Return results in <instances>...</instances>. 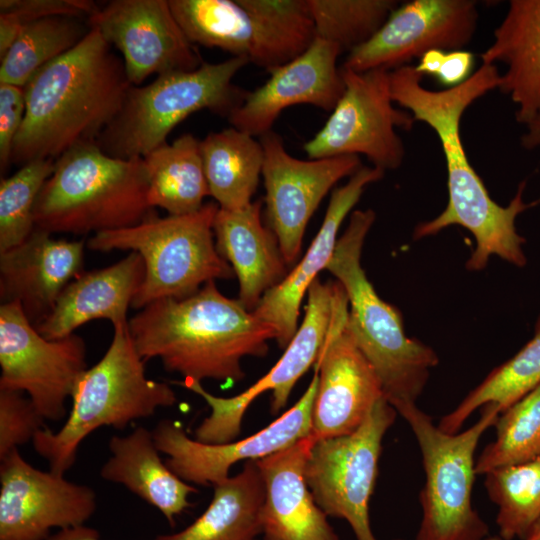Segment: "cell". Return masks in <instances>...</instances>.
Here are the masks:
<instances>
[{
  "label": "cell",
  "instance_id": "obj_1",
  "mask_svg": "<svg viewBox=\"0 0 540 540\" xmlns=\"http://www.w3.org/2000/svg\"><path fill=\"white\" fill-rule=\"evenodd\" d=\"M389 77L394 103L410 112L415 122H423L433 129L447 168L446 208L432 220L419 223L414 229V238L432 236L458 225L472 233L476 241L466 264L468 270L484 269L493 255L517 267L525 266V239L518 234L515 221L518 215L540 204V198L525 202L526 182L523 181L507 206L495 202L469 162L460 135V122L466 109L489 91L499 88L501 74L497 66L482 63L460 85L438 91L424 87L423 76L412 65L390 71Z\"/></svg>",
  "mask_w": 540,
  "mask_h": 540
},
{
  "label": "cell",
  "instance_id": "obj_2",
  "mask_svg": "<svg viewBox=\"0 0 540 540\" xmlns=\"http://www.w3.org/2000/svg\"><path fill=\"white\" fill-rule=\"evenodd\" d=\"M131 86L123 60L91 28L24 86L25 115L10 164L56 160L73 147L96 143L118 115Z\"/></svg>",
  "mask_w": 540,
  "mask_h": 540
},
{
  "label": "cell",
  "instance_id": "obj_3",
  "mask_svg": "<svg viewBox=\"0 0 540 540\" xmlns=\"http://www.w3.org/2000/svg\"><path fill=\"white\" fill-rule=\"evenodd\" d=\"M144 361L158 358L164 369L187 380L238 382L246 356L267 355L274 329L239 299L224 296L215 281L180 299L154 301L128 321Z\"/></svg>",
  "mask_w": 540,
  "mask_h": 540
},
{
  "label": "cell",
  "instance_id": "obj_4",
  "mask_svg": "<svg viewBox=\"0 0 540 540\" xmlns=\"http://www.w3.org/2000/svg\"><path fill=\"white\" fill-rule=\"evenodd\" d=\"M375 217L371 209L352 212L327 270L347 294L349 333L376 372L385 399L397 410L416 404L439 358L431 347L405 334L400 312L379 297L362 268V247Z\"/></svg>",
  "mask_w": 540,
  "mask_h": 540
},
{
  "label": "cell",
  "instance_id": "obj_5",
  "mask_svg": "<svg viewBox=\"0 0 540 540\" xmlns=\"http://www.w3.org/2000/svg\"><path fill=\"white\" fill-rule=\"evenodd\" d=\"M154 214L143 158L112 157L96 143L55 160L33 211L35 228L74 235L134 226Z\"/></svg>",
  "mask_w": 540,
  "mask_h": 540
},
{
  "label": "cell",
  "instance_id": "obj_6",
  "mask_svg": "<svg viewBox=\"0 0 540 540\" xmlns=\"http://www.w3.org/2000/svg\"><path fill=\"white\" fill-rule=\"evenodd\" d=\"M144 363L128 325L114 327L103 357L78 379L66 422L56 432L39 430L32 440L51 471L64 475L74 464L81 442L98 428L124 429L131 421L150 417L158 408L177 402L168 383L146 377Z\"/></svg>",
  "mask_w": 540,
  "mask_h": 540
},
{
  "label": "cell",
  "instance_id": "obj_7",
  "mask_svg": "<svg viewBox=\"0 0 540 540\" xmlns=\"http://www.w3.org/2000/svg\"><path fill=\"white\" fill-rule=\"evenodd\" d=\"M218 209V204L209 202L190 214H154L134 226L94 234L87 247L100 252L130 250L141 255L145 277L132 301L133 309L164 298H184L210 281L235 275L214 242Z\"/></svg>",
  "mask_w": 540,
  "mask_h": 540
},
{
  "label": "cell",
  "instance_id": "obj_8",
  "mask_svg": "<svg viewBox=\"0 0 540 540\" xmlns=\"http://www.w3.org/2000/svg\"><path fill=\"white\" fill-rule=\"evenodd\" d=\"M248 63L245 57L203 62L193 71L159 75L145 86L132 85L96 144L112 157L143 158L166 143L169 133L194 112L207 109L228 117L247 94L233 79Z\"/></svg>",
  "mask_w": 540,
  "mask_h": 540
},
{
  "label": "cell",
  "instance_id": "obj_9",
  "mask_svg": "<svg viewBox=\"0 0 540 540\" xmlns=\"http://www.w3.org/2000/svg\"><path fill=\"white\" fill-rule=\"evenodd\" d=\"M396 411L418 442L425 471L416 540H483L489 536L488 525L472 506V489L475 451L484 432L500 415L497 406L485 405L471 427L455 434L442 431L417 404Z\"/></svg>",
  "mask_w": 540,
  "mask_h": 540
},
{
  "label": "cell",
  "instance_id": "obj_10",
  "mask_svg": "<svg viewBox=\"0 0 540 540\" xmlns=\"http://www.w3.org/2000/svg\"><path fill=\"white\" fill-rule=\"evenodd\" d=\"M397 411L385 399L353 433L315 441L305 467L307 485L327 516L344 519L357 540H377L369 501L374 491L382 440Z\"/></svg>",
  "mask_w": 540,
  "mask_h": 540
},
{
  "label": "cell",
  "instance_id": "obj_11",
  "mask_svg": "<svg viewBox=\"0 0 540 540\" xmlns=\"http://www.w3.org/2000/svg\"><path fill=\"white\" fill-rule=\"evenodd\" d=\"M389 72L341 68L345 90L326 123L303 148L309 159L364 155L384 171L405 155L397 129L411 130L413 115L394 106Z\"/></svg>",
  "mask_w": 540,
  "mask_h": 540
},
{
  "label": "cell",
  "instance_id": "obj_12",
  "mask_svg": "<svg viewBox=\"0 0 540 540\" xmlns=\"http://www.w3.org/2000/svg\"><path fill=\"white\" fill-rule=\"evenodd\" d=\"M0 389L26 393L44 420L66 415L65 403L87 369L86 344L75 333L43 337L18 302L0 306Z\"/></svg>",
  "mask_w": 540,
  "mask_h": 540
},
{
  "label": "cell",
  "instance_id": "obj_13",
  "mask_svg": "<svg viewBox=\"0 0 540 540\" xmlns=\"http://www.w3.org/2000/svg\"><path fill=\"white\" fill-rule=\"evenodd\" d=\"M335 286V281L322 282L319 278L311 284L303 321L283 355L267 374L243 392L232 397H218L205 390L198 381L170 382L198 394L210 407V414L194 430L196 440L207 444L236 440L248 407L267 391H272V414H278L287 405L297 381L316 362L330 324Z\"/></svg>",
  "mask_w": 540,
  "mask_h": 540
},
{
  "label": "cell",
  "instance_id": "obj_14",
  "mask_svg": "<svg viewBox=\"0 0 540 540\" xmlns=\"http://www.w3.org/2000/svg\"><path fill=\"white\" fill-rule=\"evenodd\" d=\"M348 313L347 294L336 280L330 324L314 364L319 379L310 436L315 441L353 433L385 398L376 372L349 333Z\"/></svg>",
  "mask_w": 540,
  "mask_h": 540
},
{
  "label": "cell",
  "instance_id": "obj_15",
  "mask_svg": "<svg viewBox=\"0 0 540 540\" xmlns=\"http://www.w3.org/2000/svg\"><path fill=\"white\" fill-rule=\"evenodd\" d=\"M318 372L299 400L265 428L244 439L207 444L189 437L180 422L163 419L152 430L156 448L167 455L166 465L180 479L197 485L227 480L239 461L259 460L286 449L311 433L312 409Z\"/></svg>",
  "mask_w": 540,
  "mask_h": 540
},
{
  "label": "cell",
  "instance_id": "obj_16",
  "mask_svg": "<svg viewBox=\"0 0 540 540\" xmlns=\"http://www.w3.org/2000/svg\"><path fill=\"white\" fill-rule=\"evenodd\" d=\"M260 142L266 216L289 265L297 260L306 226L322 199L339 180L359 170L361 160L354 155L297 159L272 130L260 136Z\"/></svg>",
  "mask_w": 540,
  "mask_h": 540
},
{
  "label": "cell",
  "instance_id": "obj_17",
  "mask_svg": "<svg viewBox=\"0 0 540 540\" xmlns=\"http://www.w3.org/2000/svg\"><path fill=\"white\" fill-rule=\"evenodd\" d=\"M478 18L477 2L472 0L406 2L368 41L349 52L342 67L392 71L431 50H463L475 34Z\"/></svg>",
  "mask_w": 540,
  "mask_h": 540
},
{
  "label": "cell",
  "instance_id": "obj_18",
  "mask_svg": "<svg viewBox=\"0 0 540 540\" xmlns=\"http://www.w3.org/2000/svg\"><path fill=\"white\" fill-rule=\"evenodd\" d=\"M87 22L121 52L133 86L153 74L193 71L204 62L167 0H112L98 6Z\"/></svg>",
  "mask_w": 540,
  "mask_h": 540
},
{
  "label": "cell",
  "instance_id": "obj_19",
  "mask_svg": "<svg viewBox=\"0 0 540 540\" xmlns=\"http://www.w3.org/2000/svg\"><path fill=\"white\" fill-rule=\"evenodd\" d=\"M0 462V540H46L52 528L84 525L94 514L89 486L34 468L18 449Z\"/></svg>",
  "mask_w": 540,
  "mask_h": 540
},
{
  "label": "cell",
  "instance_id": "obj_20",
  "mask_svg": "<svg viewBox=\"0 0 540 540\" xmlns=\"http://www.w3.org/2000/svg\"><path fill=\"white\" fill-rule=\"evenodd\" d=\"M342 52L338 45L316 37L302 55L271 70L262 86L247 92L228 121L232 127L260 137L272 130L281 112L290 106L308 104L332 111L345 90L337 67Z\"/></svg>",
  "mask_w": 540,
  "mask_h": 540
},
{
  "label": "cell",
  "instance_id": "obj_21",
  "mask_svg": "<svg viewBox=\"0 0 540 540\" xmlns=\"http://www.w3.org/2000/svg\"><path fill=\"white\" fill-rule=\"evenodd\" d=\"M52 235L35 228L22 243L0 253L1 304L18 302L35 327L52 312L64 288L84 271V240Z\"/></svg>",
  "mask_w": 540,
  "mask_h": 540
},
{
  "label": "cell",
  "instance_id": "obj_22",
  "mask_svg": "<svg viewBox=\"0 0 540 540\" xmlns=\"http://www.w3.org/2000/svg\"><path fill=\"white\" fill-rule=\"evenodd\" d=\"M385 171L378 167H361L346 184L336 188L328 204L322 225L307 252L276 286L261 298L253 313L275 331V340L284 349L298 329L300 305L318 274L327 269L334 253L339 228L365 188L381 180Z\"/></svg>",
  "mask_w": 540,
  "mask_h": 540
},
{
  "label": "cell",
  "instance_id": "obj_23",
  "mask_svg": "<svg viewBox=\"0 0 540 540\" xmlns=\"http://www.w3.org/2000/svg\"><path fill=\"white\" fill-rule=\"evenodd\" d=\"M314 443L309 435L286 449L255 460L264 483L260 520L265 540H340L305 479Z\"/></svg>",
  "mask_w": 540,
  "mask_h": 540
},
{
  "label": "cell",
  "instance_id": "obj_24",
  "mask_svg": "<svg viewBox=\"0 0 540 540\" xmlns=\"http://www.w3.org/2000/svg\"><path fill=\"white\" fill-rule=\"evenodd\" d=\"M144 277V261L134 251L108 267L83 271L64 288L36 329L46 339L57 340L91 320H110L113 327L128 325V308Z\"/></svg>",
  "mask_w": 540,
  "mask_h": 540
},
{
  "label": "cell",
  "instance_id": "obj_25",
  "mask_svg": "<svg viewBox=\"0 0 540 540\" xmlns=\"http://www.w3.org/2000/svg\"><path fill=\"white\" fill-rule=\"evenodd\" d=\"M260 201L226 210L219 207L213 232L218 253L230 263L239 282V300L253 311L264 294L287 275L277 238L262 223Z\"/></svg>",
  "mask_w": 540,
  "mask_h": 540
},
{
  "label": "cell",
  "instance_id": "obj_26",
  "mask_svg": "<svg viewBox=\"0 0 540 540\" xmlns=\"http://www.w3.org/2000/svg\"><path fill=\"white\" fill-rule=\"evenodd\" d=\"M480 57L506 66L498 89L516 105V121L529 124L540 114V0H511Z\"/></svg>",
  "mask_w": 540,
  "mask_h": 540
},
{
  "label": "cell",
  "instance_id": "obj_27",
  "mask_svg": "<svg viewBox=\"0 0 540 540\" xmlns=\"http://www.w3.org/2000/svg\"><path fill=\"white\" fill-rule=\"evenodd\" d=\"M108 447L111 456L100 470L101 477L124 485L174 526L176 516L191 506L189 497L197 489L162 461L152 431L140 426L128 435H114Z\"/></svg>",
  "mask_w": 540,
  "mask_h": 540
},
{
  "label": "cell",
  "instance_id": "obj_28",
  "mask_svg": "<svg viewBox=\"0 0 540 540\" xmlns=\"http://www.w3.org/2000/svg\"><path fill=\"white\" fill-rule=\"evenodd\" d=\"M213 487L210 504L194 522L153 540H256L265 495L256 461H246L238 474Z\"/></svg>",
  "mask_w": 540,
  "mask_h": 540
},
{
  "label": "cell",
  "instance_id": "obj_29",
  "mask_svg": "<svg viewBox=\"0 0 540 540\" xmlns=\"http://www.w3.org/2000/svg\"><path fill=\"white\" fill-rule=\"evenodd\" d=\"M200 149L210 195L219 207L236 210L251 204L264 163L260 140L231 127L209 133Z\"/></svg>",
  "mask_w": 540,
  "mask_h": 540
},
{
  "label": "cell",
  "instance_id": "obj_30",
  "mask_svg": "<svg viewBox=\"0 0 540 540\" xmlns=\"http://www.w3.org/2000/svg\"><path fill=\"white\" fill-rule=\"evenodd\" d=\"M148 182V202L168 215H185L200 210L210 195L200 140L184 134L164 143L143 157Z\"/></svg>",
  "mask_w": 540,
  "mask_h": 540
},
{
  "label": "cell",
  "instance_id": "obj_31",
  "mask_svg": "<svg viewBox=\"0 0 540 540\" xmlns=\"http://www.w3.org/2000/svg\"><path fill=\"white\" fill-rule=\"evenodd\" d=\"M250 15L254 49L250 62L268 72L302 55L316 39L307 0H238Z\"/></svg>",
  "mask_w": 540,
  "mask_h": 540
},
{
  "label": "cell",
  "instance_id": "obj_32",
  "mask_svg": "<svg viewBox=\"0 0 540 540\" xmlns=\"http://www.w3.org/2000/svg\"><path fill=\"white\" fill-rule=\"evenodd\" d=\"M171 11L193 45L219 48L249 60L254 29L238 0H169Z\"/></svg>",
  "mask_w": 540,
  "mask_h": 540
},
{
  "label": "cell",
  "instance_id": "obj_33",
  "mask_svg": "<svg viewBox=\"0 0 540 540\" xmlns=\"http://www.w3.org/2000/svg\"><path fill=\"white\" fill-rule=\"evenodd\" d=\"M90 29L87 19L67 16L25 25L0 59V83L24 87L40 68L74 48Z\"/></svg>",
  "mask_w": 540,
  "mask_h": 540
},
{
  "label": "cell",
  "instance_id": "obj_34",
  "mask_svg": "<svg viewBox=\"0 0 540 540\" xmlns=\"http://www.w3.org/2000/svg\"><path fill=\"white\" fill-rule=\"evenodd\" d=\"M540 384V330L512 358L495 368L476 388L444 415L438 427L449 434L459 432L479 408L496 405L500 413Z\"/></svg>",
  "mask_w": 540,
  "mask_h": 540
},
{
  "label": "cell",
  "instance_id": "obj_35",
  "mask_svg": "<svg viewBox=\"0 0 540 540\" xmlns=\"http://www.w3.org/2000/svg\"><path fill=\"white\" fill-rule=\"evenodd\" d=\"M484 485L498 507L499 536L523 540L540 519V455L488 472Z\"/></svg>",
  "mask_w": 540,
  "mask_h": 540
},
{
  "label": "cell",
  "instance_id": "obj_36",
  "mask_svg": "<svg viewBox=\"0 0 540 540\" xmlns=\"http://www.w3.org/2000/svg\"><path fill=\"white\" fill-rule=\"evenodd\" d=\"M496 438L475 462L476 474L526 462L540 455V384L500 413Z\"/></svg>",
  "mask_w": 540,
  "mask_h": 540
},
{
  "label": "cell",
  "instance_id": "obj_37",
  "mask_svg": "<svg viewBox=\"0 0 540 540\" xmlns=\"http://www.w3.org/2000/svg\"><path fill=\"white\" fill-rule=\"evenodd\" d=\"M316 37L351 51L368 41L398 7L394 0H307Z\"/></svg>",
  "mask_w": 540,
  "mask_h": 540
},
{
  "label": "cell",
  "instance_id": "obj_38",
  "mask_svg": "<svg viewBox=\"0 0 540 540\" xmlns=\"http://www.w3.org/2000/svg\"><path fill=\"white\" fill-rule=\"evenodd\" d=\"M55 160L28 162L0 182V253L26 240L35 229L36 199L54 171Z\"/></svg>",
  "mask_w": 540,
  "mask_h": 540
},
{
  "label": "cell",
  "instance_id": "obj_39",
  "mask_svg": "<svg viewBox=\"0 0 540 540\" xmlns=\"http://www.w3.org/2000/svg\"><path fill=\"white\" fill-rule=\"evenodd\" d=\"M97 8L91 0H1L0 59L25 25L54 16L88 19Z\"/></svg>",
  "mask_w": 540,
  "mask_h": 540
},
{
  "label": "cell",
  "instance_id": "obj_40",
  "mask_svg": "<svg viewBox=\"0 0 540 540\" xmlns=\"http://www.w3.org/2000/svg\"><path fill=\"white\" fill-rule=\"evenodd\" d=\"M44 419L23 392L0 389V459L32 441Z\"/></svg>",
  "mask_w": 540,
  "mask_h": 540
},
{
  "label": "cell",
  "instance_id": "obj_41",
  "mask_svg": "<svg viewBox=\"0 0 540 540\" xmlns=\"http://www.w3.org/2000/svg\"><path fill=\"white\" fill-rule=\"evenodd\" d=\"M474 65V55L466 50H431L425 53L415 66L424 77L432 76L448 88L455 87L466 81Z\"/></svg>",
  "mask_w": 540,
  "mask_h": 540
},
{
  "label": "cell",
  "instance_id": "obj_42",
  "mask_svg": "<svg viewBox=\"0 0 540 540\" xmlns=\"http://www.w3.org/2000/svg\"><path fill=\"white\" fill-rule=\"evenodd\" d=\"M26 99L24 87L0 83V170L10 165L15 137L24 120Z\"/></svg>",
  "mask_w": 540,
  "mask_h": 540
},
{
  "label": "cell",
  "instance_id": "obj_43",
  "mask_svg": "<svg viewBox=\"0 0 540 540\" xmlns=\"http://www.w3.org/2000/svg\"><path fill=\"white\" fill-rule=\"evenodd\" d=\"M46 540H101L99 532L91 527L79 525L60 529Z\"/></svg>",
  "mask_w": 540,
  "mask_h": 540
},
{
  "label": "cell",
  "instance_id": "obj_44",
  "mask_svg": "<svg viewBox=\"0 0 540 540\" xmlns=\"http://www.w3.org/2000/svg\"><path fill=\"white\" fill-rule=\"evenodd\" d=\"M520 143L527 150L540 147V114L525 126Z\"/></svg>",
  "mask_w": 540,
  "mask_h": 540
},
{
  "label": "cell",
  "instance_id": "obj_45",
  "mask_svg": "<svg viewBox=\"0 0 540 540\" xmlns=\"http://www.w3.org/2000/svg\"><path fill=\"white\" fill-rule=\"evenodd\" d=\"M523 540H540V519L535 523Z\"/></svg>",
  "mask_w": 540,
  "mask_h": 540
},
{
  "label": "cell",
  "instance_id": "obj_46",
  "mask_svg": "<svg viewBox=\"0 0 540 540\" xmlns=\"http://www.w3.org/2000/svg\"><path fill=\"white\" fill-rule=\"evenodd\" d=\"M396 540H401V539H396ZM483 540H503L499 535H496V536H487L486 538H484Z\"/></svg>",
  "mask_w": 540,
  "mask_h": 540
},
{
  "label": "cell",
  "instance_id": "obj_47",
  "mask_svg": "<svg viewBox=\"0 0 540 540\" xmlns=\"http://www.w3.org/2000/svg\"><path fill=\"white\" fill-rule=\"evenodd\" d=\"M540 330V317H539V320L536 324V331H539Z\"/></svg>",
  "mask_w": 540,
  "mask_h": 540
}]
</instances>
